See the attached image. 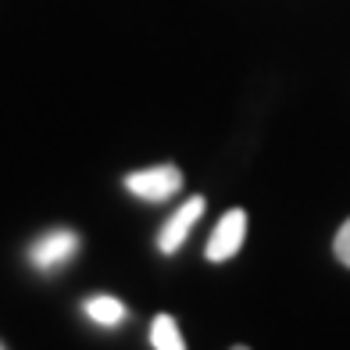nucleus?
<instances>
[{"instance_id": "nucleus-1", "label": "nucleus", "mask_w": 350, "mask_h": 350, "mask_svg": "<svg viewBox=\"0 0 350 350\" xmlns=\"http://www.w3.org/2000/svg\"><path fill=\"white\" fill-rule=\"evenodd\" d=\"M125 189L139 200H168L172 193L183 189V172L175 165H157V168H143L125 175Z\"/></svg>"}, {"instance_id": "nucleus-2", "label": "nucleus", "mask_w": 350, "mask_h": 350, "mask_svg": "<svg viewBox=\"0 0 350 350\" xmlns=\"http://www.w3.org/2000/svg\"><path fill=\"white\" fill-rule=\"evenodd\" d=\"M243 240H247V211L243 208H232V211L221 215V221L215 226V232H211L208 247H204V254H208V261L221 265V261H229V258L240 254Z\"/></svg>"}, {"instance_id": "nucleus-3", "label": "nucleus", "mask_w": 350, "mask_h": 350, "mask_svg": "<svg viewBox=\"0 0 350 350\" xmlns=\"http://www.w3.org/2000/svg\"><path fill=\"white\" fill-rule=\"evenodd\" d=\"M204 208H208L204 197H189L186 204H179V211H175L161 226V232H157V250H161V254H179L183 243H186V236H189V229L204 218Z\"/></svg>"}, {"instance_id": "nucleus-4", "label": "nucleus", "mask_w": 350, "mask_h": 350, "mask_svg": "<svg viewBox=\"0 0 350 350\" xmlns=\"http://www.w3.org/2000/svg\"><path fill=\"white\" fill-rule=\"evenodd\" d=\"M75 247H79V236L75 232L54 229V232H46L43 240L33 243V265L40 268V272H57V268L75 254Z\"/></svg>"}, {"instance_id": "nucleus-5", "label": "nucleus", "mask_w": 350, "mask_h": 350, "mask_svg": "<svg viewBox=\"0 0 350 350\" xmlns=\"http://www.w3.org/2000/svg\"><path fill=\"white\" fill-rule=\"evenodd\" d=\"M150 347L154 350H183L186 347V340H183V332H179L172 314H157L150 322Z\"/></svg>"}, {"instance_id": "nucleus-6", "label": "nucleus", "mask_w": 350, "mask_h": 350, "mask_svg": "<svg viewBox=\"0 0 350 350\" xmlns=\"http://www.w3.org/2000/svg\"><path fill=\"white\" fill-rule=\"evenodd\" d=\"M86 314L93 318L97 325H118L122 318H125V304L122 300H115V297H93L90 304H86Z\"/></svg>"}, {"instance_id": "nucleus-7", "label": "nucleus", "mask_w": 350, "mask_h": 350, "mask_svg": "<svg viewBox=\"0 0 350 350\" xmlns=\"http://www.w3.org/2000/svg\"><path fill=\"white\" fill-rule=\"evenodd\" d=\"M332 258H336L343 268H350V218L336 229V236H332Z\"/></svg>"}, {"instance_id": "nucleus-8", "label": "nucleus", "mask_w": 350, "mask_h": 350, "mask_svg": "<svg viewBox=\"0 0 350 350\" xmlns=\"http://www.w3.org/2000/svg\"><path fill=\"white\" fill-rule=\"evenodd\" d=\"M0 347H4V343H0Z\"/></svg>"}]
</instances>
